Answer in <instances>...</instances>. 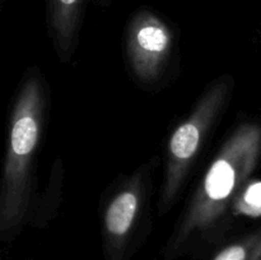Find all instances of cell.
Listing matches in <instances>:
<instances>
[{"label":"cell","instance_id":"obj_4","mask_svg":"<svg viewBox=\"0 0 261 260\" xmlns=\"http://www.w3.org/2000/svg\"><path fill=\"white\" fill-rule=\"evenodd\" d=\"M172 43L167 25L153 12L142 9L133 17L127 33V51L135 74L143 81L154 79Z\"/></svg>","mask_w":261,"mask_h":260},{"label":"cell","instance_id":"obj_1","mask_svg":"<svg viewBox=\"0 0 261 260\" xmlns=\"http://www.w3.org/2000/svg\"><path fill=\"white\" fill-rule=\"evenodd\" d=\"M261 153V127L255 124L240 126L231 135L204 177L184 221L181 235L206 228L234 201L237 189L251 175Z\"/></svg>","mask_w":261,"mask_h":260},{"label":"cell","instance_id":"obj_6","mask_svg":"<svg viewBox=\"0 0 261 260\" xmlns=\"http://www.w3.org/2000/svg\"><path fill=\"white\" fill-rule=\"evenodd\" d=\"M48 14L60 43H69L83 10L84 0H47Z\"/></svg>","mask_w":261,"mask_h":260},{"label":"cell","instance_id":"obj_7","mask_svg":"<svg viewBox=\"0 0 261 260\" xmlns=\"http://www.w3.org/2000/svg\"><path fill=\"white\" fill-rule=\"evenodd\" d=\"M236 214L261 217V181L249 184L233 203Z\"/></svg>","mask_w":261,"mask_h":260},{"label":"cell","instance_id":"obj_3","mask_svg":"<svg viewBox=\"0 0 261 260\" xmlns=\"http://www.w3.org/2000/svg\"><path fill=\"white\" fill-rule=\"evenodd\" d=\"M227 92L228 86L226 82L216 84L201 98L190 117L182 122L171 137L168 145L167 180L161 199V208L163 204L170 203L177 193L185 171L195 157L204 134L221 110Z\"/></svg>","mask_w":261,"mask_h":260},{"label":"cell","instance_id":"obj_2","mask_svg":"<svg viewBox=\"0 0 261 260\" xmlns=\"http://www.w3.org/2000/svg\"><path fill=\"white\" fill-rule=\"evenodd\" d=\"M42 110V89L38 81L30 78L23 86L13 112L0 198L2 231L14 227L24 217L28 205L31 160L40 137Z\"/></svg>","mask_w":261,"mask_h":260},{"label":"cell","instance_id":"obj_8","mask_svg":"<svg viewBox=\"0 0 261 260\" xmlns=\"http://www.w3.org/2000/svg\"><path fill=\"white\" fill-rule=\"evenodd\" d=\"M247 247L244 245H232L219 252L214 260H246Z\"/></svg>","mask_w":261,"mask_h":260},{"label":"cell","instance_id":"obj_5","mask_svg":"<svg viewBox=\"0 0 261 260\" xmlns=\"http://www.w3.org/2000/svg\"><path fill=\"white\" fill-rule=\"evenodd\" d=\"M138 206H139V196L137 190L121 191L106 212V228L110 235L114 237H124L133 226L135 216H137Z\"/></svg>","mask_w":261,"mask_h":260}]
</instances>
